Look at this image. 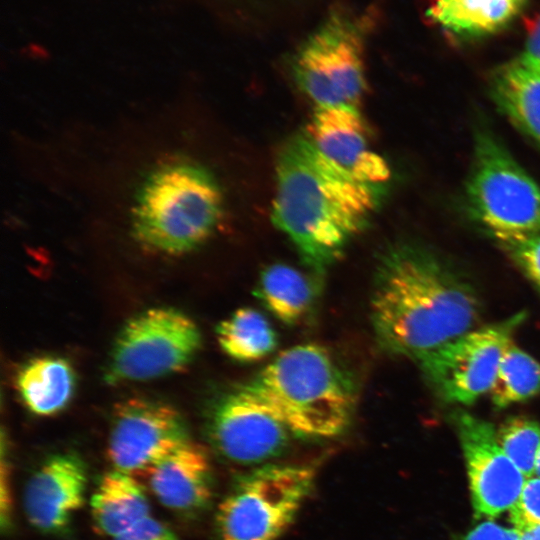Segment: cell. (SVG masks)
<instances>
[{
  "label": "cell",
  "mask_w": 540,
  "mask_h": 540,
  "mask_svg": "<svg viewBox=\"0 0 540 540\" xmlns=\"http://www.w3.org/2000/svg\"><path fill=\"white\" fill-rule=\"evenodd\" d=\"M184 99L61 144L54 171L83 217L120 229L144 252L183 257L219 230L224 187L197 153Z\"/></svg>",
  "instance_id": "1"
},
{
  "label": "cell",
  "mask_w": 540,
  "mask_h": 540,
  "mask_svg": "<svg viewBox=\"0 0 540 540\" xmlns=\"http://www.w3.org/2000/svg\"><path fill=\"white\" fill-rule=\"evenodd\" d=\"M481 305L473 286L435 254L410 243L380 255L370 298L378 344L418 363L471 331Z\"/></svg>",
  "instance_id": "2"
},
{
  "label": "cell",
  "mask_w": 540,
  "mask_h": 540,
  "mask_svg": "<svg viewBox=\"0 0 540 540\" xmlns=\"http://www.w3.org/2000/svg\"><path fill=\"white\" fill-rule=\"evenodd\" d=\"M272 221L318 276L367 228L385 186L360 182L326 159L304 132L276 160Z\"/></svg>",
  "instance_id": "3"
},
{
  "label": "cell",
  "mask_w": 540,
  "mask_h": 540,
  "mask_svg": "<svg viewBox=\"0 0 540 540\" xmlns=\"http://www.w3.org/2000/svg\"><path fill=\"white\" fill-rule=\"evenodd\" d=\"M238 388L291 433L304 437L339 435L349 425L356 404L350 377L325 347L315 343L282 351Z\"/></svg>",
  "instance_id": "4"
},
{
  "label": "cell",
  "mask_w": 540,
  "mask_h": 540,
  "mask_svg": "<svg viewBox=\"0 0 540 540\" xmlns=\"http://www.w3.org/2000/svg\"><path fill=\"white\" fill-rule=\"evenodd\" d=\"M369 22V15L337 6L296 50L292 77L315 107L358 108L367 87Z\"/></svg>",
  "instance_id": "5"
},
{
  "label": "cell",
  "mask_w": 540,
  "mask_h": 540,
  "mask_svg": "<svg viewBox=\"0 0 540 540\" xmlns=\"http://www.w3.org/2000/svg\"><path fill=\"white\" fill-rule=\"evenodd\" d=\"M316 478V466L268 464L242 477L219 504V540H277L295 519Z\"/></svg>",
  "instance_id": "6"
},
{
  "label": "cell",
  "mask_w": 540,
  "mask_h": 540,
  "mask_svg": "<svg viewBox=\"0 0 540 540\" xmlns=\"http://www.w3.org/2000/svg\"><path fill=\"white\" fill-rule=\"evenodd\" d=\"M465 198L472 217L494 237L540 231V186L487 131L475 138Z\"/></svg>",
  "instance_id": "7"
},
{
  "label": "cell",
  "mask_w": 540,
  "mask_h": 540,
  "mask_svg": "<svg viewBox=\"0 0 540 540\" xmlns=\"http://www.w3.org/2000/svg\"><path fill=\"white\" fill-rule=\"evenodd\" d=\"M200 344L197 325L181 311L145 310L128 320L116 338L105 381H146L178 372L190 363Z\"/></svg>",
  "instance_id": "8"
},
{
  "label": "cell",
  "mask_w": 540,
  "mask_h": 540,
  "mask_svg": "<svg viewBox=\"0 0 540 540\" xmlns=\"http://www.w3.org/2000/svg\"><path fill=\"white\" fill-rule=\"evenodd\" d=\"M524 318V313H518L500 323L471 330L417 364L442 400L470 405L491 389L512 333Z\"/></svg>",
  "instance_id": "9"
},
{
  "label": "cell",
  "mask_w": 540,
  "mask_h": 540,
  "mask_svg": "<svg viewBox=\"0 0 540 540\" xmlns=\"http://www.w3.org/2000/svg\"><path fill=\"white\" fill-rule=\"evenodd\" d=\"M188 441L184 418L174 407L147 398H130L114 411L107 456L115 470L146 475Z\"/></svg>",
  "instance_id": "10"
},
{
  "label": "cell",
  "mask_w": 540,
  "mask_h": 540,
  "mask_svg": "<svg viewBox=\"0 0 540 540\" xmlns=\"http://www.w3.org/2000/svg\"><path fill=\"white\" fill-rule=\"evenodd\" d=\"M476 517L494 518L518 500L525 476L500 446L494 426L467 412L453 416Z\"/></svg>",
  "instance_id": "11"
},
{
  "label": "cell",
  "mask_w": 540,
  "mask_h": 540,
  "mask_svg": "<svg viewBox=\"0 0 540 540\" xmlns=\"http://www.w3.org/2000/svg\"><path fill=\"white\" fill-rule=\"evenodd\" d=\"M208 435L216 450L239 464H255L279 455L290 430L238 387L220 397L208 414Z\"/></svg>",
  "instance_id": "12"
},
{
  "label": "cell",
  "mask_w": 540,
  "mask_h": 540,
  "mask_svg": "<svg viewBox=\"0 0 540 540\" xmlns=\"http://www.w3.org/2000/svg\"><path fill=\"white\" fill-rule=\"evenodd\" d=\"M304 133L326 159L354 179L375 186L390 180L389 164L372 147L357 107H315Z\"/></svg>",
  "instance_id": "13"
},
{
  "label": "cell",
  "mask_w": 540,
  "mask_h": 540,
  "mask_svg": "<svg viewBox=\"0 0 540 540\" xmlns=\"http://www.w3.org/2000/svg\"><path fill=\"white\" fill-rule=\"evenodd\" d=\"M87 472L74 453L50 456L28 479L23 508L29 524L44 533H57L85 502Z\"/></svg>",
  "instance_id": "14"
},
{
  "label": "cell",
  "mask_w": 540,
  "mask_h": 540,
  "mask_svg": "<svg viewBox=\"0 0 540 540\" xmlns=\"http://www.w3.org/2000/svg\"><path fill=\"white\" fill-rule=\"evenodd\" d=\"M146 477L154 497L173 511H199L212 497L210 461L203 447L191 440L157 463Z\"/></svg>",
  "instance_id": "15"
},
{
  "label": "cell",
  "mask_w": 540,
  "mask_h": 540,
  "mask_svg": "<svg viewBox=\"0 0 540 540\" xmlns=\"http://www.w3.org/2000/svg\"><path fill=\"white\" fill-rule=\"evenodd\" d=\"M90 511L96 530L112 540L149 517L150 505L134 476L112 469L93 492Z\"/></svg>",
  "instance_id": "16"
},
{
  "label": "cell",
  "mask_w": 540,
  "mask_h": 540,
  "mask_svg": "<svg viewBox=\"0 0 540 540\" xmlns=\"http://www.w3.org/2000/svg\"><path fill=\"white\" fill-rule=\"evenodd\" d=\"M320 276L307 275L284 263H274L260 273L255 295L278 320L293 325L312 310L320 292Z\"/></svg>",
  "instance_id": "17"
},
{
  "label": "cell",
  "mask_w": 540,
  "mask_h": 540,
  "mask_svg": "<svg viewBox=\"0 0 540 540\" xmlns=\"http://www.w3.org/2000/svg\"><path fill=\"white\" fill-rule=\"evenodd\" d=\"M76 384L71 364L57 356L35 357L16 376V386L26 407L39 416L62 411L71 401Z\"/></svg>",
  "instance_id": "18"
},
{
  "label": "cell",
  "mask_w": 540,
  "mask_h": 540,
  "mask_svg": "<svg viewBox=\"0 0 540 540\" xmlns=\"http://www.w3.org/2000/svg\"><path fill=\"white\" fill-rule=\"evenodd\" d=\"M490 91L498 109L540 146V73L515 60L495 73Z\"/></svg>",
  "instance_id": "19"
},
{
  "label": "cell",
  "mask_w": 540,
  "mask_h": 540,
  "mask_svg": "<svg viewBox=\"0 0 540 540\" xmlns=\"http://www.w3.org/2000/svg\"><path fill=\"white\" fill-rule=\"evenodd\" d=\"M525 0H432L426 15L444 29L464 37L494 33L507 25Z\"/></svg>",
  "instance_id": "20"
},
{
  "label": "cell",
  "mask_w": 540,
  "mask_h": 540,
  "mask_svg": "<svg viewBox=\"0 0 540 540\" xmlns=\"http://www.w3.org/2000/svg\"><path fill=\"white\" fill-rule=\"evenodd\" d=\"M216 335L225 354L240 362L258 361L277 346V336L268 319L250 307L240 308L223 320Z\"/></svg>",
  "instance_id": "21"
},
{
  "label": "cell",
  "mask_w": 540,
  "mask_h": 540,
  "mask_svg": "<svg viewBox=\"0 0 540 540\" xmlns=\"http://www.w3.org/2000/svg\"><path fill=\"white\" fill-rule=\"evenodd\" d=\"M540 392V363L513 342L500 361L496 379L490 389L496 408L526 401Z\"/></svg>",
  "instance_id": "22"
},
{
  "label": "cell",
  "mask_w": 540,
  "mask_h": 540,
  "mask_svg": "<svg viewBox=\"0 0 540 540\" xmlns=\"http://www.w3.org/2000/svg\"><path fill=\"white\" fill-rule=\"evenodd\" d=\"M496 433L500 446L525 478L532 476L540 448V424L526 416H512Z\"/></svg>",
  "instance_id": "23"
},
{
  "label": "cell",
  "mask_w": 540,
  "mask_h": 540,
  "mask_svg": "<svg viewBox=\"0 0 540 540\" xmlns=\"http://www.w3.org/2000/svg\"><path fill=\"white\" fill-rule=\"evenodd\" d=\"M498 244L540 290V231L495 237Z\"/></svg>",
  "instance_id": "24"
},
{
  "label": "cell",
  "mask_w": 540,
  "mask_h": 540,
  "mask_svg": "<svg viewBox=\"0 0 540 540\" xmlns=\"http://www.w3.org/2000/svg\"><path fill=\"white\" fill-rule=\"evenodd\" d=\"M509 518L518 531L540 525V478L525 482L518 500L509 509Z\"/></svg>",
  "instance_id": "25"
},
{
  "label": "cell",
  "mask_w": 540,
  "mask_h": 540,
  "mask_svg": "<svg viewBox=\"0 0 540 540\" xmlns=\"http://www.w3.org/2000/svg\"><path fill=\"white\" fill-rule=\"evenodd\" d=\"M112 540H180L164 523L149 516Z\"/></svg>",
  "instance_id": "26"
},
{
  "label": "cell",
  "mask_w": 540,
  "mask_h": 540,
  "mask_svg": "<svg viewBox=\"0 0 540 540\" xmlns=\"http://www.w3.org/2000/svg\"><path fill=\"white\" fill-rule=\"evenodd\" d=\"M459 540H521V534L515 528H506L497 523L485 521Z\"/></svg>",
  "instance_id": "27"
},
{
  "label": "cell",
  "mask_w": 540,
  "mask_h": 540,
  "mask_svg": "<svg viewBox=\"0 0 540 540\" xmlns=\"http://www.w3.org/2000/svg\"><path fill=\"white\" fill-rule=\"evenodd\" d=\"M518 60L527 68L540 73V18L530 32Z\"/></svg>",
  "instance_id": "28"
},
{
  "label": "cell",
  "mask_w": 540,
  "mask_h": 540,
  "mask_svg": "<svg viewBox=\"0 0 540 540\" xmlns=\"http://www.w3.org/2000/svg\"><path fill=\"white\" fill-rule=\"evenodd\" d=\"M1 484H0V518L1 526L4 528L9 525L11 518V496L9 491L8 482V469L6 467L5 459L1 458Z\"/></svg>",
  "instance_id": "29"
},
{
  "label": "cell",
  "mask_w": 540,
  "mask_h": 540,
  "mask_svg": "<svg viewBox=\"0 0 540 540\" xmlns=\"http://www.w3.org/2000/svg\"><path fill=\"white\" fill-rule=\"evenodd\" d=\"M519 532L521 540H540V525Z\"/></svg>",
  "instance_id": "30"
},
{
  "label": "cell",
  "mask_w": 540,
  "mask_h": 540,
  "mask_svg": "<svg viewBox=\"0 0 540 540\" xmlns=\"http://www.w3.org/2000/svg\"><path fill=\"white\" fill-rule=\"evenodd\" d=\"M534 473L540 478V448L537 454L536 462H535V470Z\"/></svg>",
  "instance_id": "31"
}]
</instances>
